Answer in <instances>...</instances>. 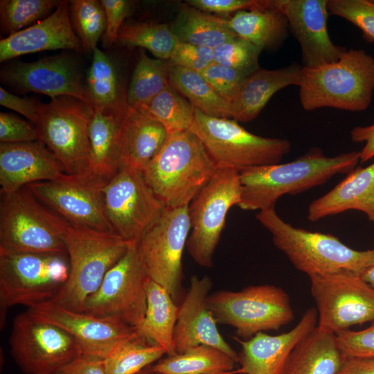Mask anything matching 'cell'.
Returning a JSON list of instances; mask_svg holds the SVG:
<instances>
[{"label": "cell", "mask_w": 374, "mask_h": 374, "mask_svg": "<svg viewBox=\"0 0 374 374\" xmlns=\"http://www.w3.org/2000/svg\"><path fill=\"white\" fill-rule=\"evenodd\" d=\"M353 142L365 143L359 152L360 162H366L374 157V123L367 126H357L350 132Z\"/></svg>", "instance_id": "f5cc1de1"}, {"label": "cell", "mask_w": 374, "mask_h": 374, "mask_svg": "<svg viewBox=\"0 0 374 374\" xmlns=\"http://www.w3.org/2000/svg\"><path fill=\"white\" fill-rule=\"evenodd\" d=\"M310 280L319 328L337 334L374 321V287L359 274L341 271Z\"/></svg>", "instance_id": "4fadbf2b"}, {"label": "cell", "mask_w": 374, "mask_h": 374, "mask_svg": "<svg viewBox=\"0 0 374 374\" xmlns=\"http://www.w3.org/2000/svg\"><path fill=\"white\" fill-rule=\"evenodd\" d=\"M301 71L300 65L292 64L277 69L260 67L248 75L231 103L232 119L243 123L255 119L276 92L300 85Z\"/></svg>", "instance_id": "484cf974"}, {"label": "cell", "mask_w": 374, "mask_h": 374, "mask_svg": "<svg viewBox=\"0 0 374 374\" xmlns=\"http://www.w3.org/2000/svg\"><path fill=\"white\" fill-rule=\"evenodd\" d=\"M178 42L168 24L143 21L124 24L116 44L130 48H145L157 58L168 60Z\"/></svg>", "instance_id": "f35d334b"}, {"label": "cell", "mask_w": 374, "mask_h": 374, "mask_svg": "<svg viewBox=\"0 0 374 374\" xmlns=\"http://www.w3.org/2000/svg\"><path fill=\"white\" fill-rule=\"evenodd\" d=\"M69 225L26 187L1 193L0 251L66 255Z\"/></svg>", "instance_id": "8992f818"}, {"label": "cell", "mask_w": 374, "mask_h": 374, "mask_svg": "<svg viewBox=\"0 0 374 374\" xmlns=\"http://www.w3.org/2000/svg\"><path fill=\"white\" fill-rule=\"evenodd\" d=\"M170 27L179 42L211 48L238 36L225 18L188 4L181 8Z\"/></svg>", "instance_id": "d6a6232c"}, {"label": "cell", "mask_w": 374, "mask_h": 374, "mask_svg": "<svg viewBox=\"0 0 374 374\" xmlns=\"http://www.w3.org/2000/svg\"><path fill=\"white\" fill-rule=\"evenodd\" d=\"M104 204L112 233L131 242H138L166 208L142 172L127 166L105 186Z\"/></svg>", "instance_id": "9a60e30c"}, {"label": "cell", "mask_w": 374, "mask_h": 374, "mask_svg": "<svg viewBox=\"0 0 374 374\" xmlns=\"http://www.w3.org/2000/svg\"><path fill=\"white\" fill-rule=\"evenodd\" d=\"M150 278L139 254L137 242L106 274L97 290L85 301L81 312L118 319L135 328L144 318Z\"/></svg>", "instance_id": "7c38bea8"}, {"label": "cell", "mask_w": 374, "mask_h": 374, "mask_svg": "<svg viewBox=\"0 0 374 374\" xmlns=\"http://www.w3.org/2000/svg\"><path fill=\"white\" fill-rule=\"evenodd\" d=\"M314 308L308 309L299 322L287 332L270 335L258 332L247 340L238 337L240 344L238 362L240 374H283L288 357L295 346L317 325Z\"/></svg>", "instance_id": "7402d4cb"}, {"label": "cell", "mask_w": 374, "mask_h": 374, "mask_svg": "<svg viewBox=\"0 0 374 374\" xmlns=\"http://www.w3.org/2000/svg\"><path fill=\"white\" fill-rule=\"evenodd\" d=\"M67 255L0 251L1 326L7 310L51 301L69 275Z\"/></svg>", "instance_id": "52a82bcc"}, {"label": "cell", "mask_w": 374, "mask_h": 374, "mask_svg": "<svg viewBox=\"0 0 374 374\" xmlns=\"http://www.w3.org/2000/svg\"><path fill=\"white\" fill-rule=\"evenodd\" d=\"M286 17L299 43L304 67L337 61L346 51L335 44L328 31V0H273Z\"/></svg>", "instance_id": "ffe728a7"}, {"label": "cell", "mask_w": 374, "mask_h": 374, "mask_svg": "<svg viewBox=\"0 0 374 374\" xmlns=\"http://www.w3.org/2000/svg\"><path fill=\"white\" fill-rule=\"evenodd\" d=\"M346 359L336 334L317 325L295 346L283 374H339Z\"/></svg>", "instance_id": "83f0119b"}, {"label": "cell", "mask_w": 374, "mask_h": 374, "mask_svg": "<svg viewBox=\"0 0 374 374\" xmlns=\"http://www.w3.org/2000/svg\"><path fill=\"white\" fill-rule=\"evenodd\" d=\"M154 374H161V373H154ZM218 374H237L236 373V371H227V372H224V373H218Z\"/></svg>", "instance_id": "6f0895ef"}, {"label": "cell", "mask_w": 374, "mask_h": 374, "mask_svg": "<svg viewBox=\"0 0 374 374\" xmlns=\"http://www.w3.org/2000/svg\"><path fill=\"white\" fill-rule=\"evenodd\" d=\"M225 21L238 37L261 51L278 48L288 35L287 19L273 0H266L265 4L257 8L239 11Z\"/></svg>", "instance_id": "f546056e"}, {"label": "cell", "mask_w": 374, "mask_h": 374, "mask_svg": "<svg viewBox=\"0 0 374 374\" xmlns=\"http://www.w3.org/2000/svg\"><path fill=\"white\" fill-rule=\"evenodd\" d=\"M69 15L84 51L93 53L106 29V15L100 1H69Z\"/></svg>", "instance_id": "60d3db41"}, {"label": "cell", "mask_w": 374, "mask_h": 374, "mask_svg": "<svg viewBox=\"0 0 374 374\" xmlns=\"http://www.w3.org/2000/svg\"><path fill=\"white\" fill-rule=\"evenodd\" d=\"M137 374H154V373H153V371L152 370V366H149L145 368L144 369L141 371Z\"/></svg>", "instance_id": "9f6ffc18"}, {"label": "cell", "mask_w": 374, "mask_h": 374, "mask_svg": "<svg viewBox=\"0 0 374 374\" xmlns=\"http://www.w3.org/2000/svg\"><path fill=\"white\" fill-rule=\"evenodd\" d=\"M240 197L239 172L217 168L189 204L190 231L186 248L199 266L212 267L227 213L233 206L238 205Z\"/></svg>", "instance_id": "8fae6325"}, {"label": "cell", "mask_w": 374, "mask_h": 374, "mask_svg": "<svg viewBox=\"0 0 374 374\" xmlns=\"http://www.w3.org/2000/svg\"><path fill=\"white\" fill-rule=\"evenodd\" d=\"M168 62L170 65L199 73L214 62L213 48L179 42Z\"/></svg>", "instance_id": "bcb514c9"}, {"label": "cell", "mask_w": 374, "mask_h": 374, "mask_svg": "<svg viewBox=\"0 0 374 374\" xmlns=\"http://www.w3.org/2000/svg\"><path fill=\"white\" fill-rule=\"evenodd\" d=\"M359 162V152L326 157L315 148L291 162L242 169L238 171L241 197L238 206L259 211L275 208L281 196L322 185L338 174H348Z\"/></svg>", "instance_id": "6da1fadb"}, {"label": "cell", "mask_w": 374, "mask_h": 374, "mask_svg": "<svg viewBox=\"0 0 374 374\" xmlns=\"http://www.w3.org/2000/svg\"><path fill=\"white\" fill-rule=\"evenodd\" d=\"M178 312L179 306L170 293L150 279L145 314L134 329L139 335L162 347L166 355L175 354L173 337Z\"/></svg>", "instance_id": "4dcf8cb0"}, {"label": "cell", "mask_w": 374, "mask_h": 374, "mask_svg": "<svg viewBox=\"0 0 374 374\" xmlns=\"http://www.w3.org/2000/svg\"><path fill=\"white\" fill-rule=\"evenodd\" d=\"M60 0H1V32L7 36L25 29L50 15Z\"/></svg>", "instance_id": "ab89813d"}, {"label": "cell", "mask_w": 374, "mask_h": 374, "mask_svg": "<svg viewBox=\"0 0 374 374\" xmlns=\"http://www.w3.org/2000/svg\"><path fill=\"white\" fill-rule=\"evenodd\" d=\"M328 9L359 28L367 42H374V0H328Z\"/></svg>", "instance_id": "7bdbcfd3"}, {"label": "cell", "mask_w": 374, "mask_h": 374, "mask_svg": "<svg viewBox=\"0 0 374 374\" xmlns=\"http://www.w3.org/2000/svg\"><path fill=\"white\" fill-rule=\"evenodd\" d=\"M93 109L89 131V172L107 183L122 167L118 133L125 110Z\"/></svg>", "instance_id": "f1b7e54d"}, {"label": "cell", "mask_w": 374, "mask_h": 374, "mask_svg": "<svg viewBox=\"0 0 374 374\" xmlns=\"http://www.w3.org/2000/svg\"><path fill=\"white\" fill-rule=\"evenodd\" d=\"M299 87V100L306 111L323 107L364 111L374 91V57L363 49L350 48L335 62L303 66Z\"/></svg>", "instance_id": "3957f363"}, {"label": "cell", "mask_w": 374, "mask_h": 374, "mask_svg": "<svg viewBox=\"0 0 374 374\" xmlns=\"http://www.w3.org/2000/svg\"><path fill=\"white\" fill-rule=\"evenodd\" d=\"M84 51L71 22L69 1H61L47 17L0 40V62L44 51Z\"/></svg>", "instance_id": "603a6c76"}, {"label": "cell", "mask_w": 374, "mask_h": 374, "mask_svg": "<svg viewBox=\"0 0 374 374\" xmlns=\"http://www.w3.org/2000/svg\"><path fill=\"white\" fill-rule=\"evenodd\" d=\"M40 102L27 97L16 96L0 87V105L24 116L34 125L36 123Z\"/></svg>", "instance_id": "f907efd6"}, {"label": "cell", "mask_w": 374, "mask_h": 374, "mask_svg": "<svg viewBox=\"0 0 374 374\" xmlns=\"http://www.w3.org/2000/svg\"><path fill=\"white\" fill-rule=\"evenodd\" d=\"M9 343L15 362L26 374H54L82 355L69 334L28 311L14 319Z\"/></svg>", "instance_id": "2e32d148"}, {"label": "cell", "mask_w": 374, "mask_h": 374, "mask_svg": "<svg viewBox=\"0 0 374 374\" xmlns=\"http://www.w3.org/2000/svg\"><path fill=\"white\" fill-rule=\"evenodd\" d=\"M359 276L370 285L374 287V262L364 269Z\"/></svg>", "instance_id": "11a10c76"}, {"label": "cell", "mask_w": 374, "mask_h": 374, "mask_svg": "<svg viewBox=\"0 0 374 374\" xmlns=\"http://www.w3.org/2000/svg\"><path fill=\"white\" fill-rule=\"evenodd\" d=\"M261 50L238 36L213 48L214 62L250 74L260 68Z\"/></svg>", "instance_id": "b9f144b4"}, {"label": "cell", "mask_w": 374, "mask_h": 374, "mask_svg": "<svg viewBox=\"0 0 374 374\" xmlns=\"http://www.w3.org/2000/svg\"><path fill=\"white\" fill-rule=\"evenodd\" d=\"M199 73L208 84L230 103L241 83L248 75L242 71L219 64L215 62Z\"/></svg>", "instance_id": "ee69618b"}, {"label": "cell", "mask_w": 374, "mask_h": 374, "mask_svg": "<svg viewBox=\"0 0 374 374\" xmlns=\"http://www.w3.org/2000/svg\"><path fill=\"white\" fill-rule=\"evenodd\" d=\"M266 0H188L186 3L206 12L229 15L265 4Z\"/></svg>", "instance_id": "681fc988"}, {"label": "cell", "mask_w": 374, "mask_h": 374, "mask_svg": "<svg viewBox=\"0 0 374 374\" xmlns=\"http://www.w3.org/2000/svg\"><path fill=\"white\" fill-rule=\"evenodd\" d=\"M106 15V29L102 37L105 48L116 43L118 33L131 10V2L126 0H101Z\"/></svg>", "instance_id": "c3c4849f"}, {"label": "cell", "mask_w": 374, "mask_h": 374, "mask_svg": "<svg viewBox=\"0 0 374 374\" xmlns=\"http://www.w3.org/2000/svg\"><path fill=\"white\" fill-rule=\"evenodd\" d=\"M168 135L161 123L128 105L118 133L122 166L142 171L160 151Z\"/></svg>", "instance_id": "4316f807"}, {"label": "cell", "mask_w": 374, "mask_h": 374, "mask_svg": "<svg viewBox=\"0 0 374 374\" xmlns=\"http://www.w3.org/2000/svg\"><path fill=\"white\" fill-rule=\"evenodd\" d=\"M218 168L190 130L168 134L157 154L141 171L166 208L188 206Z\"/></svg>", "instance_id": "7a4b0ae2"}, {"label": "cell", "mask_w": 374, "mask_h": 374, "mask_svg": "<svg viewBox=\"0 0 374 374\" xmlns=\"http://www.w3.org/2000/svg\"><path fill=\"white\" fill-rule=\"evenodd\" d=\"M235 363L223 351L202 344L166 355L152 365V370L161 374H218L233 371Z\"/></svg>", "instance_id": "836d02e7"}, {"label": "cell", "mask_w": 374, "mask_h": 374, "mask_svg": "<svg viewBox=\"0 0 374 374\" xmlns=\"http://www.w3.org/2000/svg\"><path fill=\"white\" fill-rule=\"evenodd\" d=\"M27 311L69 334L79 345L82 355L102 359L134 332V328L118 319L71 310L51 301Z\"/></svg>", "instance_id": "d6986e66"}, {"label": "cell", "mask_w": 374, "mask_h": 374, "mask_svg": "<svg viewBox=\"0 0 374 374\" xmlns=\"http://www.w3.org/2000/svg\"><path fill=\"white\" fill-rule=\"evenodd\" d=\"M256 219L271 233L274 245L309 278L341 271L359 274L374 262V248L355 250L334 235L294 227L275 208L259 211Z\"/></svg>", "instance_id": "277c9868"}, {"label": "cell", "mask_w": 374, "mask_h": 374, "mask_svg": "<svg viewBox=\"0 0 374 374\" xmlns=\"http://www.w3.org/2000/svg\"><path fill=\"white\" fill-rule=\"evenodd\" d=\"M348 210L364 213L374 223V163L355 168L332 190L312 201L308 218L317 222Z\"/></svg>", "instance_id": "d4e9b609"}, {"label": "cell", "mask_w": 374, "mask_h": 374, "mask_svg": "<svg viewBox=\"0 0 374 374\" xmlns=\"http://www.w3.org/2000/svg\"><path fill=\"white\" fill-rule=\"evenodd\" d=\"M166 355L164 349L134 333L120 344L104 361L106 374H137Z\"/></svg>", "instance_id": "d590c367"}, {"label": "cell", "mask_w": 374, "mask_h": 374, "mask_svg": "<svg viewBox=\"0 0 374 374\" xmlns=\"http://www.w3.org/2000/svg\"><path fill=\"white\" fill-rule=\"evenodd\" d=\"M169 83L197 109L209 116L232 118L231 105L200 73L170 64Z\"/></svg>", "instance_id": "e575fe53"}, {"label": "cell", "mask_w": 374, "mask_h": 374, "mask_svg": "<svg viewBox=\"0 0 374 374\" xmlns=\"http://www.w3.org/2000/svg\"><path fill=\"white\" fill-rule=\"evenodd\" d=\"M93 112L90 104L70 96L39 103L35 123L38 140L56 156L66 174L89 172V131Z\"/></svg>", "instance_id": "30bf717a"}, {"label": "cell", "mask_w": 374, "mask_h": 374, "mask_svg": "<svg viewBox=\"0 0 374 374\" xmlns=\"http://www.w3.org/2000/svg\"><path fill=\"white\" fill-rule=\"evenodd\" d=\"M64 173L60 161L39 140L0 143V193L54 180Z\"/></svg>", "instance_id": "cb8c5ba5"}, {"label": "cell", "mask_w": 374, "mask_h": 374, "mask_svg": "<svg viewBox=\"0 0 374 374\" xmlns=\"http://www.w3.org/2000/svg\"><path fill=\"white\" fill-rule=\"evenodd\" d=\"M339 374H374V358L347 357Z\"/></svg>", "instance_id": "db71d44e"}, {"label": "cell", "mask_w": 374, "mask_h": 374, "mask_svg": "<svg viewBox=\"0 0 374 374\" xmlns=\"http://www.w3.org/2000/svg\"><path fill=\"white\" fill-rule=\"evenodd\" d=\"M218 168L242 169L280 163L289 153L287 139L252 134L232 118L209 116L195 109L190 127Z\"/></svg>", "instance_id": "ba28073f"}, {"label": "cell", "mask_w": 374, "mask_h": 374, "mask_svg": "<svg viewBox=\"0 0 374 374\" xmlns=\"http://www.w3.org/2000/svg\"><path fill=\"white\" fill-rule=\"evenodd\" d=\"M213 283L210 277L193 276L189 288L179 306L174 331L176 353L199 346L215 347L238 362V353L220 333L217 322L207 305Z\"/></svg>", "instance_id": "44dd1931"}, {"label": "cell", "mask_w": 374, "mask_h": 374, "mask_svg": "<svg viewBox=\"0 0 374 374\" xmlns=\"http://www.w3.org/2000/svg\"><path fill=\"white\" fill-rule=\"evenodd\" d=\"M207 305L217 323L234 328L242 340L258 332L278 330L294 318L288 294L272 285L217 291L209 294Z\"/></svg>", "instance_id": "9c48e42d"}, {"label": "cell", "mask_w": 374, "mask_h": 374, "mask_svg": "<svg viewBox=\"0 0 374 374\" xmlns=\"http://www.w3.org/2000/svg\"><path fill=\"white\" fill-rule=\"evenodd\" d=\"M168 60L150 57L142 49L127 92L129 106L148 103L169 84Z\"/></svg>", "instance_id": "74e56055"}, {"label": "cell", "mask_w": 374, "mask_h": 374, "mask_svg": "<svg viewBox=\"0 0 374 374\" xmlns=\"http://www.w3.org/2000/svg\"><path fill=\"white\" fill-rule=\"evenodd\" d=\"M62 240L69 275L51 302L81 312L87 299L97 290L107 271L127 253L132 242L113 233L70 224Z\"/></svg>", "instance_id": "5b68a950"}, {"label": "cell", "mask_w": 374, "mask_h": 374, "mask_svg": "<svg viewBox=\"0 0 374 374\" xmlns=\"http://www.w3.org/2000/svg\"><path fill=\"white\" fill-rule=\"evenodd\" d=\"M0 80L19 93H39L51 98L70 96L90 104L82 66L75 53H64L34 62L6 64L1 69Z\"/></svg>", "instance_id": "ac0fdd59"}, {"label": "cell", "mask_w": 374, "mask_h": 374, "mask_svg": "<svg viewBox=\"0 0 374 374\" xmlns=\"http://www.w3.org/2000/svg\"><path fill=\"white\" fill-rule=\"evenodd\" d=\"M38 140L35 125L8 112L0 113V143H16Z\"/></svg>", "instance_id": "7dc6e473"}, {"label": "cell", "mask_w": 374, "mask_h": 374, "mask_svg": "<svg viewBox=\"0 0 374 374\" xmlns=\"http://www.w3.org/2000/svg\"><path fill=\"white\" fill-rule=\"evenodd\" d=\"M107 184L89 172L64 173L56 179L26 187L71 226L112 233L104 204V188Z\"/></svg>", "instance_id": "e0dca14e"}, {"label": "cell", "mask_w": 374, "mask_h": 374, "mask_svg": "<svg viewBox=\"0 0 374 374\" xmlns=\"http://www.w3.org/2000/svg\"><path fill=\"white\" fill-rule=\"evenodd\" d=\"M336 337L346 358H374V321L365 329L346 330L336 334Z\"/></svg>", "instance_id": "f6af8a7d"}, {"label": "cell", "mask_w": 374, "mask_h": 374, "mask_svg": "<svg viewBox=\"0 0 374 374\" xmlns=\"http://www.w3.org/2000/svg\"><path fill=\"white\" fill-rule=\"evenodd\" d=\"M135 109L161 123L168 134L190 130L195 111L170 83L148 103Z\"/></svg>", "instance_id": "8d00e7d4"}, {"label": "cell", "mask_w": 374, "mask_h": 374, "mask_svg": "<svg viewBox=\"0 0 374 374\" xmlns=\"http://www.w3.org/2000/svg\"><path fill=\"white\" fill-rule=\"evenodd\" d=\"M54 374H106L102 359L82 355Z\"/></svg>", "instance_id": "816d5d0a"}, {"label": "cell", "mask_w": 374, "mask_h": 374, "mask_svg": "<svg viewBox=\"0 0 374 374\" xmlns=\"http://www.w3.org/2000/svg\"><path fill=\"white\" fill-rule=\"evenodd\" d=\"M190 231L188 205L165 208L137 242L141 260L150 279L175 299L181 290L182 256Z\"/></svg>", "instance_id": "5bb4252c"}, {"label": "cell", "mask_w": 374, "mask_h": 374, "mask_svg": "<svg viewBox=\"0 0 374 374\" xmlns=\"http://www.w3.org/2000/svg\"><path fill=\"white\" fill-rule=\"evenodd\" d=\"M85 75V89L93 109L124 111L127 107V92L117 64L109 53L98 47Z\"/></svg>", "instance_id": "1f68e13d"}]
</instances>
